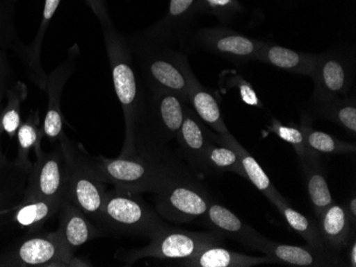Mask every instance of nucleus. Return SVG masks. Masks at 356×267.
<instances>
[{
	"label": "nucleus",
	"instance_id": "423d86ee",
	"mask_svg": "<svg viewBox=\"0 0 356 267\" xmlns=\"http://www.w3.org/2000/svg\"><path fill=\"white\" fill-rule=\"evenodd\" d=\"M147 246L131 250H119L115 258L127 265H133L141 259L183 260L190 258L206 247L222 245L224 239L216 233L197 232L167 226L158 231Z\"/></svg>",
	"mask_w": 356,
	"mask_h": 267
},
{
	"label": "nucleus",
	"instance_id": "2f4dec72",
	"mask_svg": "<svg viewBox=\"0 0 356 267\" xmlns=\"http://www.w3.org/2000/svg\"><path fill=\"white\" fill-rule=\"evenodd\" d=\"M26 174L15 163L8 162L0 164V212L14 208V201L17 200L16 194H19V187L16 189V179L19 175ZM28 175V174H26Z\"/></svg>",
	"mask_w": 356,
	"mask_h": 267
},
{
	"label": "nucleus",
	"instance_id": "cd10ccee",
	"mask_svg": "<svg viewBox=\"0 0 356 267\" xmlns=\"http://www.w3.org/2000/svg\"><path fill=\"white\" fill-rule=\"evenodd\" d=\"M311 115H302L301 129L305 139L306 145L311 150L323 155H354L356 146L354 143H348L338 139L337 137L316 130L312 125Z\"/></svg>",
	"mask_w": 356,
	"mask_h": 267
},
{
	"label": "nucleus",
	"instance_id": "f3484780",
	"mask_svg": "<svg viewBox=\"0 0 356 267\" xmlns=\"http://www.w3.org/2000/svg\"><path fill=\"white\" fill-rule=\"evenodd\" d=\"M199 219L210 232L216 233L223 239H232L239 242L242 246H245L258 234L255 229L242 222L235 213L217 203L215 199Z\"/></svg>",
	"mask_w": 356,
	"mask_h": 267
},
{
	"label": "nucleus",
	"instance_id": "20e7f679",
	"mask_svg": "<svg viewBox=\"0 0 356 267\" xmlns=\"http://www.w3.org/2000/svg\"><path fill=\"white\" fill-rule=\"evenodd\" d=\"M169 226L140 194L115 189L108 191L99 228L104 235L151 239Z\"/></svg>",
	"mask_w": 356,
	"mask_h": 267
},
{
	"label": "nucleus",
	"instance_id": "f03ea898",
	"mask_svg": "<svg viewBox=\"0 0 356 267\" xmlns=\"http://www.w3.org/2000/svg\"><path fill=\"white\" fill-rule=\"evenodd\" d=\"M115 94L125 119V141L121 157L135 155L134 135L143 113L147 97L139 83L134 65L131 44L115 29L112 23L102 25Z\"/></svg>",
	"mask_w": 356,
	"mask_h": 267
},
{
	"label": "nucleus",
	"instance_id": "4be33fe9",
	"mask_svg": "<svg viewBox=\"0 0 356 267\" xmlns=\"http://www.w3.org/2000/svg\"><path fill=\"white\" fill-rule=\"evenodd\" d=\"M302 174L305 180L312 208L316 216L334 203L333 196L327 185V174L319 153H312L304 160L300 161Z\"/></svg>",
	"mask_w": 356,
	"mask_h": 267
},
{
	"label": "nucleus",
	"instance_id": "ea45409f",
	"mask_svg": "<svg viewBox=\"0 0 356 267\" xmlns=\"http://www.w3.org/2000/svg\"><path fill=\"white\" fill-rule=\"evenodd\" d=\"M0 61H1V58H0ZM1 64H0V92H1V87H3V77H1V74H3V71H1Z\"/></svg>",
	"mask_w": 356,
	"mask_h": 267
},
{
	"label": "nucleus",
	"instance_id": "a19ab883",
	"mask_svg": "<svg viewBox=\"0 0 356 267\" xmlns=\"http://www.w3.org/2000/svg\"><path fill=\"white\" fill-rule=\"evenodd\" d=\"M0 45H3V44H1V37H0ZM1 58V57H0Z\"/></svg>",
	"mask_w": 356,
	"mask_h": 267
},
{
	"label": "nucleus",
	"instance_id": "c9c22d12",
	"mask_svg": "<svg viewBox=\"0 0 356 267\" xmlns=\"http://www.w3.org/2000/svg\"><path fill=\"white\" fill-rule=\"evenodd\" d=\"M90 8H91L96 17L99 19L102 25L111 23L109 15H108L107 8H106L105 0H86Z\"/></svg>",
	"mask_w": 356,
	"mask_h": 267
},
{
	"label": "nucleus",
	"instance_id": "a878e982",
	"mask_svg": "<svg viewBox=\"0 0 356 267\" xmlns=\"http://www.w3.org/2000/svg\"><path fill=\"white\" fill-rule=\"evenodd\" d=\"M314 114L318 119L337 123L355 137L356 105L353 99L349 97L315 99Z\"/></svg>",
	"mask_w": 356,
	"mask_h": 267
},
{
	"label": "nucleus",
	"instance_id": "473e14b6",
	"mask_svg": "<svg viewBox=\"0 0 356 267\" xmlns=\"http://www.w3.org/2000/svg\"><path fill=\"white\" fill-rule=\"evenodd\" d=\"M268 130L275 133L280 139L291 145L293 149H295L300 161L304 160L312 153H315V151L311 150L307 147V145H306L303 132H302L300 127H296V126L293 125H285V123H282L277 119H272L271 123H270L269 127H268Z\"/></svg>",
	"mask_w": 356,
	"mask_h": 267
},
{
	"label": "nucleus",
	"instance_id": "b1692460",
	"mask_svg": "<svg viewBox=\"0 0 356 267\" xmlns=\"http://www.w3.org/2000/svg\"><path fill=\"white\" fill-rule=\"evenodd\" d=\"M215 139L235 150L240 163H241L242 169L245 171V178L249 179L255 185L256 189L261 191L269 200H271L275 195L279 194V191L275 189L273 183L271 182L269 177L266 174L265 169L259 165L253 155L245 147L242 146L231 133L218 135L215 132Z\"/></svg>",
	"mask_w": 356,
	"mask_h": 267
},
{
	"label": "nucleus",
	"instance_id": "2eb2a0df",
	"mask_svg": "<svg viewBox=\"0 0 356 267\" xmlns=\"http://www.w3.org/2000/svg\"><path fill=\"white\" fill-rule=\"evenodd\" d=\"M57 231L62 241L73 252L86 243L104 236L99 227L69 200L64 201L60 208L59 228Z\"/></svg>",
	"mask_w": 356,
	"mask_h": 267
},
{
	"label": "nucleus",
	"instance_id": "7c9ffc66",
	"mask_svg": "<svg viewBox=\"0 0 356 267\" xmlns=\"http://www.w3.org/2000/svg\"><path fill=\"white\" fill-rule=\"evenodd\" d=\"M26 89L22 83L16 85L8 94L7 105L1 112V126L9 137H14L21 126V105Z\"/></svg>",
	"mask_w": 356,
	"mask_h": 267
},
{
	"label": "nucleus",
	"instance_id": "bb28decb",
	"mask_svg": "<svg viewBox=\"0 0 356 267\" xmlns=\"http://www.w3.org/2000/svg\"><path fill=\"white\" fill-rule=\"evenodd\" d=\"M60 199L33 198L22 200L14 207L13 221L24 228L41 227L54 215L59 213L62 203Z\"/></svg>",
	"mask_w": 356,
	"mask_h": 267
},
{
	"label": "nucleus",
	"instance_id": "f257e3e1",
	"mask_svg": "<svg viewBox=\"0 0 356 267\" xmlns=\"http://www.w3.org/2000/svg\"><path fill=\"white\" fill-rule=\"evenodd\" d=\"M85 155L94 174L104 183L135 194H158L176 183L197 177L177 153L167 157L119 155L115 159L93 157L86 150Z\"/></svg>",
	"mask_w": 356,
	"mask_h": 267
},
{
	"label": "nucleus",
	"instance_id": "e433bc0d",
	"mask_svg": "<svg viewBox=\"0 0 356 267\" xmlns=\"http://www.w3.org/2000/svg\"><path fill=\"white\" fill-rule=\"evenodd\" d=\"M348 249V266L356 267V241L352 238L350 241Z\"/></svg>",
	"mask_w": 356,
	"mask_h": 267
},
{
	"label": "nucleus",
	"instance_id": "7ed1b4c3",
	"mask_svg": "<svg viewBox=\"0 0 356 267\" xmlns=\"http://www.w3.org/2000/svg\"><path fill=\"white\" fill-rule=\"evenodd\" d=\"M187 101L165 89H151L134 135L135 155H174L170 143L176 141L183 125Z\"/></svg>",
	"mask_w": 356,
	"mask_h": 267
},
{
	"label": "nucleus",
	"instance_id": "72a5a7b5",
	"mask_svg": "<svg viewBox=\"0 0 356 267\" xmlns=\"http://www.w3.org/2000/svg\"><path fill=\"white\" fill-rule=\"evenodd\" d=\"M197 1V0H170L167 19L163 27L158 28L157 33L152 37V40L163 41L173 24H178L181 19H187L192 7Z\"/></svg>",
	"mask_w": 356,
	"mask_h": 267
},
{
	"label": "nucleus",
	"instance_id": "ddd939ff",
	"mask_svg": "<svg viewBox=\"0 0 356 267\" xmlns=\"http://www.w3.org/2000/svg\"><path fill=\"white\" fill-rule=\"evenodd\" d=\"M261 43L224 28L202 29L195 35V44L200 47L236 64H245L255 60Z\"/></svg>",
	"mask_w": 356,
	"mask_h": 267
},
{
	"label": "nucleus",
	"instance_id": "4c0bfd02",
	"mask_svg": "<svg viewBox=\"0 0 356 267\" xmlns=\"http://www.w3.org/2000/svg\"><path fill=\"white\" fill-rule=\"evenodd\" d=\"M348 213H349L350 218H351L352 224L355 226L356 224V197L352 196L348 199L347 203L345 205Z\"/></svg>",
	"mask_w": 356,
	"mask_h": 267
},
{
	"label": "nucleus",
	"instance_id": "a211bd4d",
	"mask_svg": "<svg viewBox=\"0 0 356 267\" xmlns=\"http://www.w3.org/2000/svg\"><path fill=\"white\" fill-rule=\"evenodd\" d=\"M175 264L186 267H253L280 263L277 259L266 255L265 257L248 256L216 245L206 247L190 258L175 261Z\"/></svg>",
	"mask_w": 356,
	"mask_h": 267
},
{
	"label": "nucleus",
	"instance_id": "58836bf2",
	"mask_svg": "<svg viewBox=\"0 0 356 267\" xmlns=\"http://www.w3.org/2000/svg\"><path fill=\"white\" fill-rule=\"evenodd\" d=\"M1 97H3V93L0 92V164H6L9 161L6 158L3 149H1V132H3V126H1V112H3V109H1Z\"/></svg>",
	"mask_w": 356,
	"mask_h": 267
},
{
	"label": "nucleus",
	"instance_id": "412c9836",
	"mask_svg": "<svg viewBox=\"0 0 356 267\" xmlns=\"http://www.w3.org/2000/svg\"><path fill=\"white\" fill-rule=\"evenodd\" d=\"M188 103L194 112L218 135L229 133L217 98L200 83L191 69L188 73Z\"/></svg>",
	"mask_w": 356,
	"mask_h": 267
},
{
	"label": "nucleus",
	"instance_id": "f704fd0d",
	"mask_svg": "<svg viewBox=\"0 0 356 267\" xmlns=\"http://www.w3.org/2000/svg\"><path fill=\"white\" fill-rule=\"evenodd\" d=\"M205 5L206 9H209L211 13L216 14L217 17H229L235 11L239 9V3L236 0H201Z\"/></svg>",
	"mask_w": 356,
	"mask_h": 267
},
{
	"label": "nucleus",
	"instance_id": "dca6fc26",
	"mask_svg": "<svg viewBox=\"0 0 356 267\" xmlns=\"http://www.w3.org/2000/svg\"><path fill=\"white\" fill-rule=\"evenodd\" d=\"M74 67L71 60L55 69L46 78L44 89L47 92L48 105L43 123V133L51 142H57L63 135V117L61 112V94L69 80Z\"/></svg>",
	"mask_w": 356,
	"mask_h": 267
},
{
	"label": "nucleus",
	"instance_id": "c85d7f7f",
	"mask_svg": "<svg viewBox=\"0 0 356 267\" xmlns=\"http://www.w3.org/2000/svg\"><path fill=\"white\" fill-rule=\"evenodd\" d=\"M43 129L39 128V113H32L25 123H21L17 130V157L15 165L26 174H29L32 169V163L29 160V153L33 147L35 151L42 149L41 142L43 137Z\"/></svg>",
	"mask_w": 356,
	"mask_h": 267
},
{
	"label": "nucleus",
	"instance_id": "c756f323",
	"mask_svg": "<svg viewBox=\"0 0 356 267\" xmlns=\"http://www.w3.org/2000/svg\"><path fill=\"white\" fill-rule=\"evenodd\" d=\"M61 0H45L44 5L43 17H42L41 25H40L39 31H38L37 37L35 41L26 49V58H27L28 64L32 69L35 76V81L43 87L45 85L46 78L47 76L44 74L41 67V47L43 43L44 35H45L46 29H47L51 19L55 15L58 7H59Z\"/></svg>",
	"mask_w": 356,
	"mask_h": 267
},
{
	"label": "nucleus",
	"instance_id": "6ab92c4d",
	"mask_svg": "<svg viewBox=\"0 0 356 267\" xmlns=\"http://www.w3.org/2000/svg\"><path fill=\"white\" fill-rule=\"evenodd\" d=\"M319 55L316 53L296 51L285 49L277 44L263 42L261 49L256 55V61L263 62L266 64L300 75L309 76L313 78L317 67Z\"/></svg>",
	"mask_w": 356,
	"mask_h": 267
},
{
	"label": "nucleus",
	"instance_id": "9d476101",
	"mask_svg": "<svg viewBox=\"0 0 356 267\" xmlns=\"http://www.w3.org/2000/svg\"><path fill=\"white\" fill-rule=\"evenodd\" d=\"M37 161L28 174L24 200L33 198L67 200V163L61 145L53 151H35ZM22 199V200H23Z\"/></svg>",
	"mask_w": 356,
	"mask_h": 267
},
{
	"label": "nucleus",
	"instance_id": "9b49d317",
	"mask_svg": "<svg viewBox=\"0 0 356 267\" xmlns=\"http://www.w3.org/2000/svg\"><path fill=\"white\" fill-rule=\"evenodd\" d=\"M245 247L277 259L280 264L299 267L348 266V263L341 258V254L336 251L321 250L309 245L301 247L280 244L265 238L259 233Z\"/></svg>",
	"mask_w": 356,
	"mask_h": 267
},
{
	"label": "nucleus",
	"instance_id": "aec40b11",
	"mask_svg": "<svg viewBox=\"0 0 356 267\" xmlns=\"http://www.w3.org/2000/svg\"><path fill=\"white\" fill-rule=\"evenodd\" d=\"M317 217L320 233L327 248L338 254L345 251L352 240L354 227L345 205L334 201Z\"/></svg>",
	"mask_w": 356,
	"mask_h": 267
},
{
	"label": "nucleus",
	"instance_id": "39448f33",
	"mask_svg": "<svg viewBox=\"0 0 356 267\" xmlns=\"http://www.w3.org/2000/svg\"><path fill=\"white\" fill-rule=\"evenodd\" d=\"M59 144L67 163V200L73 203L99 227L107 197L106 183L94 174L88 164L83 147L74 144L65 133L60 137Z\"/></svg>",
	"mask_w": 356,
	"mask_h": 267
},
{
	"label": "nucleus",
	"instance_id": "f8f14e48",
	"mask_svg": "<svg viewBox=\"0 0 356 267\" xmlns=\"http://www.w3.org/2000/svg\"><path fill=\"white\" fill-rule=\"evenodd\" d=\"M315 99L346 97L354 80V59L343 51L320 53L313 76Z\"/></svg>",
	"mask_w": 356,
	"mask_h": 267
},
{
	"label": "nucleus",
	"instance_id": "0eeeda50",
	"mask_svg": "<svg viewBox=\"0 0 356 267\" xmlns=\"http://www.w3.org/2000/svg\"><path fill=\"white\" fill-rule=\"evenodd\" d=\"M131 51L138 55L140 69L149 89L173 92L188 103L190 67L185 55L165 49L152 39L147 43H136Z\"/></svg>",
	"mask_w": 356,
	"mask_h": 267
},
{
	"label": "nucleus",
	"instance_id": "6e6552de",
	"mask_svg": "<svg viewBox=\"0 0 356 267\" xmlns=\"http://www.w3.org/2000/svg\"><path fill=\"white\" fill-rule=\"evenodd\" d=\"M0 266H87L74 258L58 231L39 233L17 243L0 256Z\"/></svg>",
	"mask_w": 356,
	"mask_h": 267
},
{
	"label": "nucleus",
	"instance_id": "4468645a",
	"mask_svg": "<svg viewBox=\"0 0 356 267\" xmlns=\"http://www.w3.org/2000/svg\"><path fill=\"white\" fill-rule=\"evenodd\" d=\"M213 131L206 127L205 123L197 117L194 110L187 105L183 125L176 137L177 155L200 178L204 153L213 139Z\"/></svg>",
	"mask_w": 356,
	"mask_h": 267
},
{
	"label": "nucleus",
	"instance_id": "393cba45",
	"mask_svg": "<svg viewBox=\"0 0 356 267\" xmlns=\"http://www.w3.org/2000/svg\"><path fill=\"white\" fill-rule=\"evenodd\" d=\"M270 203L283 215L290 228L301 235L309 246L321 249V250H331L327 248L325 241L322 239L317 222L295 210L290 206L287 199L284 198L280 193L275 195Z\"/></svg>",
	"mask_w": 356,
	"mask_h": 267
},
{
	"label": "nucleus",
	"instance_id": "5701e85b",
	"mask_svg": "<svg viewBox=\"0 0 356 267\" xmlns=\"http://www.w3.org/2000/svg\"><path fill=\"white\" fill-rule=\"evenodd\" d=\"M224 173H234L245 178L237 153L231 147L216 139L213 132V139L202 160L201 177L221 176Z\"/></svg>",
	"mask_w": 356,
	"mask_h": 267
},
{
	"label": "nucleus",
	"instance_id": "1a4fd4ad",
	"mask_svg": "<svg viewBox=\"0 0 356 267\" xmlns=\"http://www.w3.org/2000/svg\"><path fill=\"white\" fill-rule=\"evenodd\" d=\"M213 200L201 178L194 177L155 194V210L165 221L187 224L199 219Z\"/></svg>",
	"mask_w": 356,
	"mask_h": 267
}]
</instances>
